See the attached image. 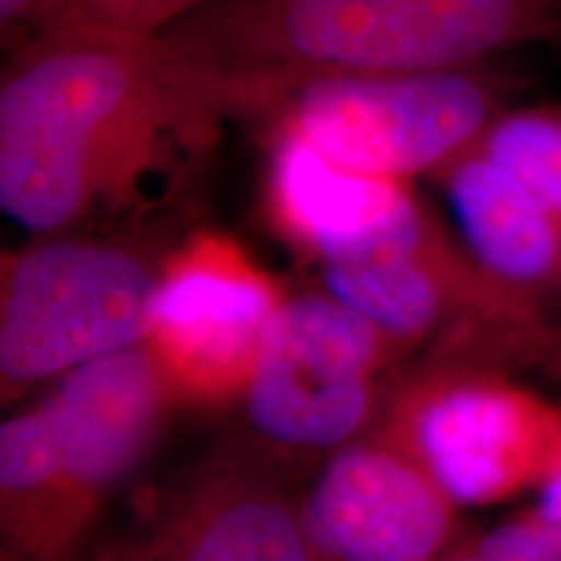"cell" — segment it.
<instances>
[{
  "mask_svg": "<svg viewBox=\"0 0 561 561\" xmlns=\"http://www.w3.org/2000/svg\"><path fill=\"white\" fill-rule=\"evenodd\" d=\"M377 432L462 510L491 507L536 494L561 445V403L489 359L437 354L398 385Z\"/></svg>",
  "mask_w": 561,
  "mask_h": 561,
  "instance_id": "4",
  "label": "cell"
},
{
  "mask_svg": "<svg viewBox=\"0 0 561 561\" xmlns=\"http://www.w3.org/2000/svg\"><path fill=\"white\" fill-rule=\"evenodd\" d=\"M224 121L153 37L32 34L0 76V208L37 237L144 214L201 164Z\"/></svg>",
  "mask_w": 561,
  "mask_h": 561,
  "instance_id": "1",
  "label": "cell"
},
{
  "mask_svg": "<svg viewBox=\"0 0 561 561\" xmlns=\"http://www.w3.org/2000/svg\"><path fill=\"white\" fill-rule=\"evenodd\" d=\"M533 496H536L533 507L541 512V515L551 517V520L561 523V445Z\"/></svg>",
  "mask_w": 561,
  "mask_h": 561,
  "instance_id": "17",
  "label": "cell"
},
{
  "mask_svg": "<svg viewBox=\"0 0 561 561\" xmlns=\"http://www.w3.org/2000/svg\"><path fill=\"white\" fill-rule=\"evenodd\" d=\"M405 351L328 294L286 299L244 390L252 430L286 450H339L382 416V380Z\"/></svg>",
  "mask_w": 561,
  "mask_h": 561,
  "instance_id": "6",
  "label": "cell"
},
{
  "mask_svg": "<svg viewBox=\"0 0 561 561\" xmlns=\"http://www.w3.org/2000/svg\"><path fill=\"white\" fill-rule=\"evenodd\" d=\"M437 561H561V523L528 507L486 530H462Z\"/></svg>",
  "mask_w": 561,
  "mask_h": 561,
  "instance_id": "15",
  "label": "cell"
},
{
  "mask_svg": "<svg viewBox=\"0 0 561 561\" xmlns=\"http://www.w3.org/2000/svg\"><path fill=\"white\" fill-rule=\"evenodd\" d=\"M153 42L227 117L341 73L460 68L561 45V0H208Z\"/></svg>",
  "mask_w": 561,
  "mask_h": 561,
  "instance_id": "2",
  "label": "cell"
},
{
  "mask_svg": "<svg viewBox=\"0 0 561 561\" xmlns=\"http://www.w3.org/2000/svg\"><path fill=\"white\" fill-rule=\"evenodd\" d=\"M159 263L81 231L5 252L0 268L3 401L146 341Z\"/></svg>",
  "mask_w": 561,
  "mask_h": 561,
  "instance_id": "3",
  "label": "cell"
},
{
  "mask_svg": "<svg viewBox=\"0 0 561 561\" xmlns=\"http://www.w3.org/2000/svg\"><path fill=\"white\" fill-rule=\"evenodd\" d=\"M517 79L494 62L341 73L305 83L273 123L343 164L392 180L437 178L512 107Z\"/></svg>",
  "mask_w": 561,
  "mask_h": 561,
  "instance_id": "5",
  "label": "cell"
},
{
  "mask_svg": "<svg viewBox=\"0 0 561 561\" xmlns=\"http://www.w3.org/2000/svg\"><path fill=\"white\" fill-rule=\"evenodd\" d=\"M479 149L561 216V104L507 107Z\"/></svg>",
  "mask_w": 561,
  "mask_h": 561,
  "instance_id": "13",
  "label": "cell"
},
{
  "mask_svg": "<svg viewBox=\"0 0 561 561\" xmlns=\"http://www.w3.org/2000/svg\"><path fill=\"white\" fill-rule=\"evenodd\" d=\"M100 561H318L299 502L250 462H214Z\"/></svg>",
  "mask_w": 561,
  "mask_h": 561,
  "instance_id": "11",
  "label": "cell"
},
{
  "mask_svg": "<svg viewBox=\"0 0 561 561\" xmlns=\"http://www.w3.org/2000/svg\"><path fill=\"white\" fill-rule=\"evenodd\" d=\"M265 208L273 227L320 265L388 248L426 214L411 182L343 164L280 123H273Z\"/></svg>",
  "mask_w": 561,
  "mask_h": 561,
  "instance_id": "10",
  "label": "cell"
},
{
  "mask_svg": "<svg viewBox=\"0 0 561 561\" xmlns=\"http://www.w3.org/2000/svg\"><path fill=\"white\" fill-rule=\"evenodd\" d=\"M286 297L219 231H195L159 263L146 348L178 403H242L271 320Z\"/></svg>",
  "mask_w": 561,
  "mask_h": 561,
  "instance_id": "8",
  "label": "cell"
},
{
  "mask_svg": "<svg viewBox=\"0 0 561 561\" xmlns=\"http://www.w3.org/2000/svg\"><path fill=\"white\" fill-rule=\"evenodd\" d=\"M541 362L549 364V367H551L553 371H557V375L561 377V333L553 335L551 346L546 348V354H543V359H541Z\"/></svg>",
  "mask_w": 561,
  "mask_h": 561,
  "instance_id": "18",
  "label": "cell"
},
{
  "mask_svg": "<svg viewBox=\"0 0 561 561\" xmlns=\"http://www.w3.org/2000/svg\"><path fill=\"white\" fill-rule=\"evenodd\" d=\"M299 510L318 561H437L462 536L460 504L377 430L331 455Z\"/></svg>",
  "mask_w": 561,
  "mask_h": 561,
  "instance_id": "9",
  "label": "cell"
},
{
  "mask_svg": "<svg viewBox=\"0 0 561 561\" xmlns=\"http://www.w3.org/2000/svg\"><path fill=\"white\" fill-rule=\"evenodd\" d=\"M45 3L47 0H0V37L5 50L16 47L30 34Z\"/></svg>",
  "mask_w": 561,
  "mask_h": 561,
  "instance_id": "16",
  "label": "cell"
},
{
  "mask_svg": "<svg viewBox=\"0 0 561 561\" xmlns=\"http://www.w3.org/2000/svg\"><path fill=\"white\" fill-rule=\"evenodd\" d=\"M208 0H47L32 34L107 32L128 37H157ZM24 37V39H26ZM21 39V42H24Z\"/></svg>",
  "mask_w": 561,
  "mask_h": 561,
  "instance_id": "14",
  "label": "cell"
},
{
  "mask_svg": "<svg viewBox=\"0 0 561 561\" xmlns=\"http://www.w3.org/2000/svg\"><path fill=\"white\" fill-rule=\"evenodd\" d=\"M42 403L50 426L45 561H73L178 401L140 343L68 371Z\"/></svg>",
  "mask_w": 561,
  "mask_h": 561,
  "instance_id": "7",
  "label": "cell"
},
{
  "mask_svg": "<svg viewBox=\"0 0 561 561\" xmlns=\"http://www.w3.org/2000/svg\"><path fill=\"white\" fill-rule=\"evenodd\" d=\"M434 182L445 193L468 252L512 289L541 299L561 294V216L479 146Z\"/></svg>",
  "mask_w": 561,
  "mask_h": 561,
  "instance_id": "12",
  "label": "cell"
}]
</instances>
